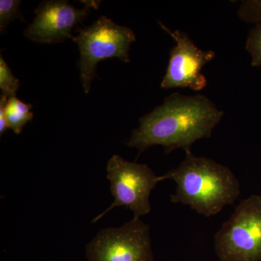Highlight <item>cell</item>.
<instances>
[{
	"instance_id": "obj_1",
	"label": "cell",
	"mask_w": 261,
	"mask_h": 261,
	"mask_svg": "<svg viewBox=\"0 0 261 261\" xmlns=\"http://www.w3.org/2000/svg\"><path fill=\"white\" fill-rule=\"evenodd\" d=\"M224 115L205 96L173 92L140 118L126 144L139 154L155 145L162 146L166 154L177 149L186 152L196 141L211 137Z\"/></svg>"
},
{
	"instance_id": "obj_2",
	"label": "cell",
	"mask_w": 261,
	"mask_h": 261,
	"mask_svg": "<svg viewBox=\"0 0 261 261\" xmlns=\"http://www.w3.org/2000/svg\"><path fill=\"white\" fill-rule=\"evenodd\" d=\"M177 168L159 176L160 181L176 182L171 202L189 205L198 214L210 217L231 205L240 194V185L232 171L214 160L198 157L186 151Z\"/></svg>"
},
{
	"instance_id": "obj_3",
	"label": "cell",
	"mask_w": 261,
	"mask_h": 261,
	"mask_svg": "<svg viewBox=\"0 0 261 261\" xmlns=\"http://www.w3.org/2000/svg\"><path fill=\"white\" fill-rule=\"evenodd\" d=\"M72 40L80 49L79 68L84 92H90L98 63L107 58H116L129 63V49L137 37L128 27L119 25L106 16H101L90 27L80 29Z\"/></svg>"
},
{
	"instance_id": "obj_4",
	"label": "cell",
	"mask_w": 261,
	"mask_h": 261,
	"mask_svg": "<svg viewBox=\"0 0 261 261\" xmlns=\"http://www.w3.org/2000/svg\"><path fill=\"white\" fill-rule=\"evenodd\" d=\"M220 261L261 260V195L242 201L215 235Z\"/></svg>"
},
{
	"instance_id": "obj_5",
	"label": "cell",
	"mask_w": 261,
	"mask_h": 261,
	"mask_svg": "<svg viewBox=\"0 0 261 261\" xmlns=\"http://www.w3.org/2000/svg\"><path fill=\"white\" fill-rule=\"evenodd\" d=\"M107 178L114 201L92 221L97 222L113 208L125 207L134 213V219L149 214V195L160 181L152 169L145 164L129 162L113 154L107 164Z\"/></svg>"
},
{
	"instance_id": "obj_6",
	"label": "cell",
	"mask_w": 261,
	"mask_h": 261,
	"mask_svg": "<svg viewBox=\"0 0 261 261\" xmlns=\"http://www.w3.org/2000/svg\"><path fill=\"white\" fill-rule=\"evenodd\" d=\"M86 253L88 261H153L149 226L133 219L120 227L102 228Z\"/></svg>"
},
{
	"instance_id": "obj_7",
	"label": "cell",
	"mask_w": 261,
	"mask_h": 261,
	"mask_svg": "<svg viewBox=\"0 0 261 261\" xmlns=\"http://www.w3.org/2000/svg\"><path fill=\"white\" fill-rule=\"evenodd\" d=\"M159 24L176 42V45L170 51L167 70L161 82V88H188L193 91L205 88L207 81L202 70L216 58V53L197 47L186 33L179 30L171 32L162 23Z\"/></svg>"
},
{
	"instance_id": "obj_8",
	"label": "cell",
	"mask_w": 261,
	"mask_h": 261,
	"mask_svg": "<svg viewBox=\"0 0 261 261\" xmlns=\"http://www.w3.org/2000/svg\"><path fill=\"white\" fill-rule=\"evenodd\" d=\"M90 7L77 8L69 2L47 0L35 10L36 17L24 35L39 44H58L72 39V30L88 16Z\"/></svg>"
},
{
	"instance_id": "obj_9",
	"label": "cell",
	"mask_w": 261,
	"mask_h": 261,
	"mask_svg": "<svg viewBox=\"0 0 261 261\" xmlns=\"http://www.w3.org/2000/svg\"><path fill=\"white\" fill-rule=\"evenodd\" d=\"M32 108V105L23 102L16 97L8 98L5 108L8 128L20 135L24 126L33 119Z\"/></svg>"
},
{
	"instance_id": "obj_10",
	"label": "cell",
	"mask_w": 261,
	"mask_h": 261,
	"mask_svg": "<svg viewBox=\"0 0 261 261\" xmlns=\"http://www.w3.org/2000/svg\"><path fill=\"white\" fill-rule=\"evenodd\" d=\"M20 82L10 70L3 56H0V89L3 95L15 97Z\"/></svg>"
},
{
	"instance_id": "obj_11",
	"label": "cell",
	"mask_w": 261,
	"mask_h": 261,
	"mask_svg": "<svg viewBox=\"0 0 261 261\" xmlns=\"http://www.w3.org/2000/svg\"><path fill=\"white\" fill-rule=\"evenodd\" d=\"M19 0H1L0 1V31L3 33L8 24L15 19L24 21L23 15L20 12Z\"/></svg>"
},
{
	"instance_id": "obj_12",
	"label": "cell",
	"mask_w": 261,
	"mask_h": 261,
	"mask_svg": "<svg viewBox=\"0 0 261 261\" xmlns=\"http://www.w3.org/2000/svg\"><path fill=\"white\" fill-rule=\"evenodd\" d=\"M246 49L251 56L252 66H261V23L256 24L249 32Z\"/></svg>"
},
{
	"instance_id": "obj_13",
	"label": "cell",
	"mask_w": 261,
	"mask_h": 261,
	"mask_svg": "<svg viewBox=\"0 0 261 261\" xmlns=\"http://www.w3.org/2000/svg\"><path fill=\"white\" fill-rule=\"evenodd\" d=\"M238 15L240 20L249 23H261V0H245L240 5Z\"/></svg>"
},
{
	"instance_id": "obj_14",
	"label": "cell",
	"mask_w": 261,
	"mask_h": 261,
	"mask_svg": "<svg viewBox=\"0 0 261 261\" xmlns=\"http://www.w3.org/2000/svg\"><path fill=\"white\" fill-rule=\"evenodd\" d=\"M8 97L2 94L0 99V135L3 134L8 129V123H7L6 116H5V105L8 101Z\"/></svg>"
}]
</instances>
